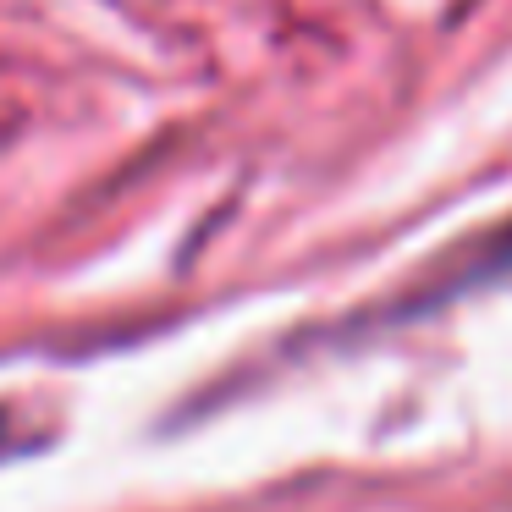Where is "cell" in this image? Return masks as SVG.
<instances>
[{
	"mask_svg": "<svg viewBox=\"0 0 512 512\" xmlns=\"http://www.w3.org/2000/svg\"><path fill=\"white\" fill-rule=\"evenodd\" d=\"M501 270H512V221L501 226V232L490 237L485 248H479L474 265H468L463 276H468V281H490V276H501Z\"/></svg>",
	"mask_w": 512,
	"mask_h": 512,
	"instance_id": "1",
	"label": "cell"
},
{
	"mask_svg": "<svg viewBox=\"0 0 512 512\" xmlns=\"http://www.w3.org/2000/svg\"><path fill=\"white\" fill-rule=\"evenodd\" d=\"M23 441V430H17V419H12V408H0V457L12 452V446Z\"/></svg>",
	"mask_w": 512,
	"mask_h": 512,
	"instance_id": "2",
	"label": "cell"
}]
</instances>
